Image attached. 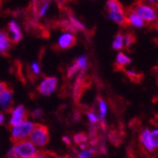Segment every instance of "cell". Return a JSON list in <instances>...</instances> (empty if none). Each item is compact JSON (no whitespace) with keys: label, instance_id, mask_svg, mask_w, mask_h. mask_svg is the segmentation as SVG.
Here are the masks:
<instances>
[{"label":"cell","instance_id":"6da1fadb","mask_svg":"<svg viewBox=\"0 0 158 158\" xmlns=\"http://www.w3.org/2000/svg\"><path fill=\"white\" fill-rule=\"evenodd\" d=\"M106 10L108 17L120 27H127L126 14L119 0H107Z\"/></svg>","mask_w":158,"mask_h":158},{"label":"cell","instance_id":"7a4b0ae2","mask_svg":"<svg viewBox=\"0 0 158 158\" xmlns=\"http://www.w3.org/2000/svg\"><path fill=\"white\" fill-rule=\"evenodd\" d=\"M138 15L145 21L147 24H154L158 18V6L148 5L141 1H136V3L132 7Z\"/></svg>","mask_w":158,"mask_h":158},{"label":"cell","instance_id":"3957f363","mask_svg":"<svg viewBox=\"0 0 158 158\" xmlns=\"http://www.w3.org/2000/svg\"><path fill=\"white\" fill-rule=\"evenodd\" d=\"M30 139L33 145L39 147L46 146L50 139L48 128L44 124L34 123V128L30 135Z\"/></svg>","mask_w":158,"mask_h":158},{"label":"cell","instance_id":"277c9868","mask_svg":"<svg viewBox=\"0 0 158 158\" xmlns=\"http://www.w3.org/2000/svg\"><path fill=\"white\" fill-rule=\"evenodd\" d=\"M34 128V123L31 121H24L11 128L10 141L17 143L18 141L24 140L31 135Z\"/></svg>","mask_w":158,"mask_h":158},{"label":"cell","instance_id":"5b68a950","mask_svg":"<svg viewBox=\"0 0 158 158\" xmlns=\"http://www.w3.org/2000/svg\"><path fill=\"white\" fill-rule=\"evenodd\" d=\"M13 149L19 158H33L36 153L35 146L30 140L18 141L13 146Z\"/></svg>","mask_w":158,"mask_h":158},{"label":"cell","instance_id":"8992f818","mask_svg":"<svg viewBox=\"0 0 158 158\" xmlns=\"http://www.w3.org/2000/svg\"><path fill=\"white\" fill-rule=\"evenodd\" d=\"M10 113H11V118L9 123V126L10 128L16 126L24 121H27V119L28 113L24 107V105H19L15 108H13Z\"/></svg>","mask_w":158,"mask_h":158},{"label":"cell","instance_id":"52a82bcc","mask_svg":"<svg viewBox=\"0 0 158 158\" xmlns=\"http://www.w3.org/2000/svg\"><path fill=\"white\" fill-rule=\"evenodd\" d=\"M58 80L55 77H46L37 87L38 92L43 96L50 95L56 88Z\"/></svg>","mask_w":158,"mask_h":158},{"label":"cell","instance_id":"ba28073f","mask_svg":"<svg viewBox=\"0 0 158 158\" xmlns=\"http://www.w3.org/2000/svg\"><path fill=\"white\" fill-rule=\"evenodd\" d=\"M125 14H126V20H127L128 26L131 25L132 27H137V28L144 27L146 26L145 21L138 15V14L135 11V10L132 7L129 8L125 11Z\"/></svg>","mask_w":158,"mask_h":158},{"label":"cell","instance_id":"9c48e42d","mask_svg":"<svg viewBox=\"0 0 158 158\" xmlns=\"http://www.w3.org/2000/svg\"><path fill=\"white\" fill-rule=\"evenodd\" d=\"M8 27H9V31H10V34H8V36H9L10 43H12V44H16V43H18L22 39V36H23L22 31L20 30V27L18 26V24L16 22L11 21L9 23Z\"/></svg>","mask_w":158,"mask_h":158},{"label":"cell","instance_id":"30bf717a","mask_svg":"<svg viewBox=\"0 0 158 158\" xmlns=\"http://www.w3.org/2000/svg\"><path fill=\"white\" fill-rule=\"evenodd\" d=\"M77 38L72 33H64L58 41V47L61 49H68L76 45Z\"/></svg>","mask_w":158,"mask_h":158},{"label":"cell","instance_id":"8fae6325","mask_svg":"<svg viewBox=\"0 0 158 158\" xmlns=\"http://www.w3.org/2000/svg\"><path fill=\"white\" fill-rule=\"evenodd\" d=\"M12 90L7 89L0 94V105H1L6 111L11 112L12 111Z\"/></svg>","mask_w":158,"mask_h":158},{"label":"cell","instance_id":"7c38bea8","mask_svg":"<svg viewBox=\"0 0 158 158\" xmlns=\"http://www.w3.org/2000/svg\"><path fill=\"white\" fill-rule=\"evenodd\" d=\"M139 139H140L142 146L144 147L147 151L153 152L155 150V148L152 144V137H151V131L149 130V129H145V130L142 131V133L140 134Z\"/></svg>","mask_w":158,"mask_h":158},{"label":"cell","instance_id":"4fadbf2b","mask_svg":"<svg viewBox=\"0 0 158 158\" xmlns=\"http://www.w3.org/2000/svg\"><path fill=\"white\" fill-rule=\"evenodd\" d=\"M10 48V41L9 39L8 34L3 31H0V54L3 56H8Z\"/></svg>","mask_w":158,"mask_h":158},{"label":"cell","instance_id":"5bb4252c","mask_svg":"<svg viewBox=\"0 0 158 158\" xmlns=\"http://www.w3.org/2000/svg\"><path fill=\"white\" fill-rule=\"evenodd\" d=\"M131 63V59L129 57L123 53V52H119L117 56L116 59V64H114V69L116 70H123L125 68V66H127L129 64Z\"/></svg>","mask_w":158,"mask_h":158},{"label":"cell","instance_id":"9a60e30c","mask_svg":"<svg viewBox=\"0 0 158 158\" xmlns=\"http://www.w3.org/2000/svg\"><path fill=\"white\" fill-rule=\"evenodd\" d=\"M124 48V35L121 32L117 33L113 42V48L116 50H121Z\"/></svg>","mask_w":158,"mask_h":158},{"label":"cell","instance_id":"2e32d148","mask_svg":"<svg viewBox=\"0 0 158 158\" xmlns=\"http://www.w3.org/2000/svg\"><path fill=\"white\" fill-rule=\"evenodd\" d=\"M98 110H99L98 118L100 119L99 121H104V117L106 116L107 113V105L105 104L104 100H102V98H98Z\"/></svg>","mask_w":158,"mask_h":158},{"label":"cell","instance_id":"e0dca14e","mask_svg":"<svg viewBox=\"0 0 158 158\" xmlns=\"http://www.w3.org/2000/svg\"><path fill=\"white\" fill-rule=\"evenodd\" d=\"M33 158H58V156H57L56 153H54L53 152L42 150V151L37 152Z\"/></svg>","mask_w":158,"mask_h":158},{"label":"cell","instance_id":"ac0fdd59","mask_svg":"<svg viewBox=\"0 0 158 158\" xmlns=\"http://www.w3.org/2000/svg\"><path fill=\"white\" fill-rule=\"evenodd\" d=\"M69 23L73 26V27L75 28L76 31H85L84 26L79 20H77L73 15H70L69 16Z\"/></svg>","mask_w":158,"mask_h":158},{"label":"cell","instance_id":"d6986e66","mask_svg":"<svg viewBox=\"0 0 158 158\" xmlns=\"http://www.w3.org/2000/svg\"><path fill=\"white\" fill-rule=\"evenodd\" d=\"M126 74L129 77V79H130L132 81H135V82H139L141 78H142L141 74H138L137 72H135V71H134V70H127Z\"/></svg>","mask_w":158,"mask_h":158},{"label":"cell","instance_id":"ffe728a7","mask_svg":"<svg viewBox=\"0 0 158 158\" xmlns=\"http://www.w3.org/2000/svg\"><path fill=\"white\" fill-rule=\"evenodd\" d=\"M135 42V35L132 33H128L127 35L124 36V47L127 48V49L130 48V47Z\"/></svg>","mask_w":158,"mask_h":158},{"label":"cell","instance_id":"44dd1931","mask_svg":"<svg viewBox=\"0 0 158 158\" xmlns=\"http://www.w3.org/2000/svg\"><path fill=\"white\" fill-rule=\"evenodd\" d=\"M77 63V64L79 65L80 67V70H81L82 72L84 71V69L86 68V66H87V60H86V58L84 56H81L79 57V58L75 61Z\"/></svg>","mask_w":158,"mask_h":158},{"label":"cell","instance_id":"7402d4cb","mask_svg":"<svg viewBox=\"0 0 158 158\" xmlns=\"http://www.w3.org/2000/svg\"><path fill=\"white\" fill-rule=\"evenodd\" d=\"M74 139H75V142L77 143V144L81 145L86 142V140H87V135H86L84 133H79L74 136Z\"/></svg>","mask_w":158,"mask_h":158},{"label":"cell","instance_id":"603a6c76","mask_svg":"<svg viewBox=\"0 0 158 158\" xmlns=\"http://www.w3.org/2000/svg\"><path fill=\"white\" fill-rule=\"evenodd\" d=\"M80 70V67L79 65L77 64V63L75 62L72 65H71L69 68H68V71H67V77L68 78H71V77H73L78 71Z\"/></svg>","mask_w":158,"mask_h":158},{"label":"cell","instance_id":"cb8c5ba5","mask_svg":"<svg viewBox=\"0 0 158 158\" xmlns=\"http://www.w3.org/2000/svg\"><path fill=\"white\" fill-rule=\"evenodd\" d=\"M151 137L154 148H158V129H155V130L151 132Z\"/></svg>","mask_w":158,"mask_h":158},{"label":"cell","instance_id":"d4e9b609","mask_svg":"<svg viewBox=\"0 0 158 158\" xmlns=\"http://www.w3.org/2000/svg\"><path fill=\"white\" fill-rule=\"evenodd\" d=\"M93 153H94V150H92V149L85 150L78 154V158H92Z\"/></svg>","mask_w":158,"mask_h":158},{"label":"cell","instance_id":"484cf974","mask_svg":"<svg viewBox=\"0 0 158 158\" xmlns=\"http://www.w3.org/2000/svg\"><path fill=\"white\" fill-rule=\"evenodd\" d=\"M87 117H88L89 121H90L92 124H96V123L99 120V118L97 117V114H96L94 112H92V111L87 112Z\"/></svg>","mask_w":158,"mask_h":158},{"label":"cell","instance_id":"4316f807","mask_svg":"<svg viewBox=\"0 0 158 158\" xmlns=\"http://www.w3.org/2000/svg\"><path fill=\"white\" fill-rule=\"evenodd\" d=\"M42 116H43V111L41 109H36V110H34V111L31 112V117L33 118H35V119L40 118Z\"/></svg>","mask_w":158,"mask_h":158},{"label":"cell","instance_id":"83f0119b","mask_svg":"<svg viewBox=\"0 0 158 158\" xmlns=\"http://www.w3.org/2000/svg\"><path fill=\"white\" fill-rule=\"evenodd\" d=\"M5 158H19V157L17 156L15 151H14V149H13V147H12V148L8 152V153L6 154Z\"/></svg>","mask_w":158,"mask_h":158},{"label":"cell","instance_id":"f1b7e54d","mask_svg":"<svg viewBox=\"0 0 158 158\" xmlns=\"http://www.w3.org/2000/svg\"><path fill=\"white\" fill-rule=\"evenodd\" d=\"M31 69L33 71V74H35V76L40 74V66H39V64L37 63H33L31 64Z\"/></svg>","mask_w":158,"mask_h":158},{"label":"cell","instance_id":"f546056e","mask_svg":"<svg viewBox=\"0 0 158 158\" xmlns=\"http://www.w3.org/2000/svg\"><path fill=\"white\" fill-rule=\"evenodd\" d=\"M9 88V85L6 82H0V94Z\"/></svg>","mask_w":158,"mask_h":158},{"label":"cell","instance_id":"4dcf8cb0","mask_svg":"<svg viewBox=\"0 0 158 158\" xmlns=\"http://www.w3.org/2000/svg\"><path fill=\"white\" fill-rule=\"evenodd\" d=\"M138 1H141L145 4H148V5H152V6H154L156 5L155 4V0H138Z\"/></svg>","mask_w":158,"mask_h":158},{"label":"cell","instance_id":"1f68e13d","mask_svg":"<svg viewBox=\"0 0 158 158\" xmlns=\"http://www.w3.org/2000/svg\"><path fill=\"white\" fill-rule=\"evenodd\" d=\"M5 120V118H4V114L2 113H0V124H2Z\"/></svg>","mask_w":158,"mask_h":158},{"label":"cell","instance_id":"d6a6232c","mask_svg":"<svg viewBox=\"0 0 158 158\" xmlns=\"http://www.w3.org/2000/svg\"><path fill=\"white\" fill-rule=\"evenodd\" d=\"M63 140L66 143V144H69V143H70V140H69L67 137H64V138H63Z\"/></svg>","mask_w":158,"mask_h":158},{"label":"cell","instance_id":"836d02e7","mask_svg":"<svg viewBox=\"0 0 158 158\" xmlns=\"http://www.w3.org/2000/svg\"><path fill=\"white\" fill-rule=\"evenodd\" d=\"M58 158H73V157H69L68 155H65V156H64V157H58Z\"/></svg>","mask_w":158,"mask_h":158},{"label":"cell","instance_id":"e575fe53","mask_svg":"<svg viewBox=\"0 0 158 158\" xmlns=\"http://www.w3.org/2000/svg\"><path fill=\"white\" fill-rule=\"evenodd\" d=\"M154 24H155V27H156L158 28V18H157V20H156V22H155Z\"/></svg>","mask_w":158,"mask_h":158},{"label":"cell","instance_id":"d590c367","mask_svg":"<svg viewBox=\"0 0 158 158\" xmlns=\"http://www.w3.org/2000/svg\"><path fill=\"white\" fill-rule=\"evenodd\" d=\"M155 4H156V5L158 6V0H155Z\"/></svg>","mask_w":158,"mask_h":158},{"label":"cell","instance_id":"8d00e7d4","mask_svg":"<svg viewBox=\"0 0 158 158\" xmlns=\"http://www.w3.org/2000/svg\"><path fill=\"white\" fill-rule=\"evenodd\" d=\"M0 2H1V0H0Z\"/></svg>","mask_w":158,"mask_h":158}]
</instances>
